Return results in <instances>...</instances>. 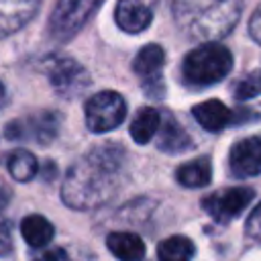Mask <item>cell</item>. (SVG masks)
Listing matches in <instances>:
<instances>
[{
  "instance_id": "17",
  "label": "cell",
  "mask_w": 261,
  "mask_h": 261,
  "mask_svg": "<svg viewBox=\"0 0 261 261\" xmlns=\"http://www.w3.org/2000/svg\"><path fill=\"white\" fill-rule=\"evenodd\" d=\"M175 177L181 186L186 188H202L210 181L212 177V167H210V161L206 157H200V159H194L190 163H184L177 171H175Z\"/></svg>"
},
{
  "instance_id": "24",
  "label": "cell",
  "mask_w": 261,
  "mask_h": 261,
  "mask_svg": "<svg viewBox=\"0 0 261 261\" xmlns=\"http://www.w3.org/2000/svg\"><path fill=\"white\" fill-rule=\"evenodd\" d=\"M33 261H69V255L65 253V249L49 247V249H43L37 255H33Z\"/></svg>"
},
{
  "instance_id": "9",
  "label": "cell",
  "mask_w": 261,
  "mask_h": 261,
  "mask_svg": "<svg viewBox=\"0 0 261 261\" xmlns=\"http://www.w3.org/2000/svg\"><path fill=\"white\" fill-rule=\"evenodd\" d=\"M155 0H118L114 18L116 24L126 33H141L153 20Z\"/></svg>"
},
{
  "instance_id": "11",
  "label": "cell",
  "mask_w": 261,
  "mask_h": 261,
  "mask_svg": "<svg viewBox=\"0 0 261 261\" xmlns=\"http://www.w3.org/2000/svg\"><path fill=\"white\" fill-rule=\"evenodd\" d=\"M41 0H0V37L22 29L39 10Z\"/></svg>"
},
{
  "instance_id": "26",
  "label": "cell",
  "mask_w": 261,
  "mask_h": 261,
  "mask_svg": "<svg viewBox=\"0 0 261 261\" xmlns=\"http://www.w3.org/2000/svg\"><path fill=\"white\" fill-rule=\"evenodd\" d=\"M8 202H10V190L0 184V210H4V206H6Z\"/></svg>"
},
{
  "instance_id": "10",
  "label": "cell",
  "mask_w": 261,
  "mask_h": 261,
  "mask_svg": "<svg viewBox=\"0 0 261 261\" xmlns=\"http://www.w3.org/2000/svg\"><path fill=\"white\" fill-rule=\"evenodd\" d=\"M57 133V116L53 112H43L39 116H31L27 120H14L6 126L8 139H37L51 141Z\"/></svg>"
},
{
  "instance_id": "20",
  "label": "cell",
  "mask_w": 261,
  "mask_h": 261,
  "mask_svg": "<svg viewBox=\"0 0 261 261\" xmlns=\"http://www.w3.org/2000/svg\"><path fill=\"white\" fill-rule=\"evenodd\" d=\"M39 165L37 159L31 151L27 149H16L12 151V155L8 157V171L16 181H29L35 177Z\"/></svg>"
},
{
  "instance_id": "5",
  "label": "cell",
  "mask_w": 261,
  "mask_h": 261,
  "mask_svg": "<svg viewBox=\"0 0 261 261\" xmlns=\"http://www.w3.org/2000/svg\"><path fill=\"white\" fill-rule=\"evenodd\" d=\"M126 116L124 98L116 92L104 90L86 102V124L92 133H108L116 128Z\"/></svg>"
},
{
  "instance_id": "8",
  "label": "cell",
  "mask_w": 261,
  "mask_h": 261,
  "mask_svg": "<svg viewBox=\"0 0 261 261\" xmlns=\"http://www.w3.org/2000/svg\"><path fill=\"white\" fill-rule=\"evenodd\" d=\"M230 171L237 177H253L261 173V135L241 139L232 145L228 155Z\"/></svg>"
},
{
  "instance_id": "19",
  "label": "cell",
  "mask_w": 261,
  "mask_h": 261,
  "mask_svg": "<svg viewBox=\"0 0 261 261\" xmlns=\"http://www.w3.org/2000/svg\"><path fill=\"white\" fill-rule=\"evenodd\" d=\"M157 257L159 261H190L194 257V243L181 234L169 237L159 243Z\"/></svg>"
},
{
  "instance_id": "16",
  "label": "cell",
  "mask_w": 261,
  "mask_h": 261,
  "mask_svg": "<svg viewBox=\"0 0 261 261\" xmlns=\"http://www.w3.org/2000/svg\"><path fill=\"white\" fill-rule=\"evenodd\" d=\"M22 239L31 247H45L53 239V226L51 222L41 214H31L20 222Z\"/></svg>"
},
{
  "instance_id": "15",
  "label": "cell",
  "mask_w": 261,
  "mask_h": 261,
  "mask_svg": "<svg viewBox=\"0 0 261 261\" xmlns=\"http://www.w3.org/2000/svg\"><path fill=\"white\" fill-rule=\"evenodd\" d=\"M159 126H161V116H159V112H157L155 108H151V106L141 108V110L135 114L133 122H130V137L135 139V143L145 145V143H149V141L157 135Z\"/></svg>"
},
{
  "instance_id": "22",
  "label": "cell",
  "mask_w": 261,
  "mask_h": 261,
  "mask_svg": "<svg viewBox=\"0 0 261 261\" xmlns=\"http://www.w3.org/2000/svg\"><path fill=\"white\" fill-rule=\"evenodd\" d=\"M245 232H247V239H251L255 243H261V202L253 208V212L247 220Z\"/></svg>"
},
{
  "instance_id": "1",
  "label": "cell",
  "mask_w": 261,
  "mask_h": 261,
  "mask_svg": "<svg viewBox=\"0 0 261 261\" xmlns=\"http://www.w3.org/2000/svg\"><path fill=\"white\" fill-rule=\"evenodd\" d=\"M122 171V151L118 145H102L77 159L65 175L63 202L77 210L102 206L118 188Z\"/></svg>"
},
{
  "instance_id": "27",
  "label": "cell",
  "mask_w": 261,
  "mask_h": 261,
  "mask_svg": "<svg viewBox=\"0 0 261 261\" xmlns=\"http://www.w3.org/2000/svg\"><path fill=\"white\" fill-rule=\"evenodd\" d=\"M4 100H6V90H4V86L0 82V106H4Z\"/></svg>"
},
{
  "instance_id": "25",
  "label": "cell",
  "mask_w": 261,
  "mask_h": 261,
  "mask_svg": "<svg viewBox=\"0 0 261 261\" xmlns=\"http://www.w3.org/2000/svg\"><path fill=\"white\" fill-rule=\"evenodd\" d=\"M249 31L253 35V39L257 43H261V6L257 8V12L251 16V22H249Z\"/></svg>"
},
{
  "instance_id": "13",
  "label": "cell",
  "mask_w": 261,
  "mask_h": 261,
  "mask_svg": "<svg viewBox=\"0 0 261 261\" xmlns=\"http://www.w3.org/2000/svg\"><path fill=\"white\" fill-rule=\"evenodd\" d=\"M106 245L108 251L120 261H141L145 257V245L135 232H110Z\"/></svg>"
},
{
  "instance_id": "21",
  "label": "cell",
  "mask_w": 261,
  "mask_h": 261,
  "mask_svg": "<svg viewBox=\"0 0 261 261\" xmlns=\"http://www.w3.org/2000/svg\"><path fill=\"white\" fill-rule=\"evenodd\" d=\"M257 94H261V75H247L245 80L239 82L234 90V96L239 100H249Z\"/></svg>"
},
{
  "instance_id": "14",
  "label": "cell",
  "mask_w": 261,
  "mask_h": 261,
  "mask_svg": "<svg viewBox=\"0 0 261 261\" xmlns=\"http://www.w3.org/2000/svg\"><path fill=\"white\" fill-rule=\"evenodd\" d=\"M157 147L165 153H181L192 147V139L175 122V118L167 116L163 120V126H159L157 130Z\"/></svg>"
},
{
  "instance_id": "12",
  "label": "cell",
  "mask_w": 261,
  "mask_h": 261,
  "mask_svg": "<svg viewBox=\"0 0 261 261\" xmlns=\"http://www.w3.org/2000/svg\"><path fill=\"white\" fill-rule=\"evenodd\" d=\"M192 114L196 118V122L210 130V133H216L220 128H224L230 118H232V112L220 102V100H206V102H200L192 108Z\"/></svg>"
},
{
  "instance_id": "4",
  "label": "cell",
  "mask_w": 261,
  "mask_h": 261,
  "mask_svg": "<svg viewBox=\"0 0 261 261\" xmlns=\"http://www.w3.org/2000/svg\"><path fill=\"white\" fill-rule=\"evenodd\" d=\"M102 2L104 0H57L49 18L51 35L59 41H67L88 22Z\"/></svg>"
},
{
  "instance_id": "18",
  "label": "cell",
  "mask_w": 261,
  "mask_h": 261,
  "mask_svg": "<svg viewBox=\"0 0 261 261\" xmlns=\"http://www.w3.org/2000/svg\"><path fill=\"white\" fill-rule=\"evenodd\" d=\"M163 63H165V53H163V49H161L159 45H145V47L137 53V57H135V61H133V69H135L141 77L147 80V77L159 75Z\"/></svg>"
},
{
  "instance_id": "2",
  "label": "cell",
  "mask_w": 261,
  "mask_h": 261,
  "mask_svg": "<svg viewBox=\"0 0 261 261\" xmlns=\"http://www.w3.org/2000/svg\"><path fill=\"white\" fill-rule=\"evenodd\" d=\"M243 0H173L179 31L196 41H218L239 22Z\"/></svg>"
},
{
  "instance_id": "23",
  "label": "cell",
  "mask_w": 261,
  "mask_h": 261,
  "mask_svg": "<svg viewBox=\"0 0 261 261\" xmlns=\"http://www.w3.org/2000/svg\"><path fill=\"white\" fill-rule=\"evenodd\" d=\"M12 249V232H10V222L0 210V257L8 255Z\"/></svg>"
},
{
  "instance_id": "3",
  "label": "cell",
  "mask_w": 261,
  "mask_h": 261,
  "mask_svg": "<svg viewBox=\"0 0 261 261\" xmlns=\"http://www.w3.org/2000/svg\"><path fill=\"white\" fill-rule=\"evenodd\" d=\"M230 67H232L230 51L220 43L206 41L186 55L181 73L184 80L192 86H212L224 80Z\"/></svg>"
},
{
  "instance_id": "7",
  "label": "cell",
  "mask_w": 261,
  "mask_h": 261,
  "mask_svg": "<svg viewBox=\"0 0 261 261\" xmlns=\"http://www.w3.org/2000/svg\"><path fill=\"white\" fill-rule=\"evenodd\" d=\"M47 75L53 88L63 96H73L90 84L86 69L69 57H51L47 63Z\"/></svg>"
},
{
  "instance_id": "6",
  "label": "cell",
  "mask_w": 261,
  "mask_h": 261,
  "mask_svg": "<svg viewBox=\"0 0 261 261\" xmlns=\"http://www.w3.org/2000/svg\"><path fill=\"white\" fill-rule=\"evenodd\" d=\"M255 192L251 188H245V186H237V188H226V190H220V192H214L210 194L202 206L204 210L218 222H228L232 218H237L247 206L249 202L253 200Z\"/></svg>"
}]
</instances>
